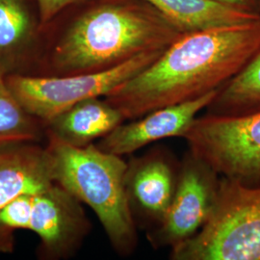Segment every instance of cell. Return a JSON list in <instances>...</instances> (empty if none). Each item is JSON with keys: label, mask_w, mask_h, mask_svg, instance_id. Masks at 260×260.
Segmentation results:
<instances>
[{"label": "cell", "mask_w": 260, "mask_h": 260, "mask_svg": "<svg viewBox=\"0 0 260 260\" xmlns=\"http://www.w3.org/2000/svg\"><path fill=\"white\" fill-rule=\"evenodd\" d=\"M171 260H260V183L221 177L208 220L171 249Z\"/></svg>", "instance_id": "277c9868"}, {"label": "cell", "mask_w": 260, "mask_h": 260, "mask_svg": "<svg viewBox=\"0 0 260 260\" xmlns=\"http://www.w3.org/2000/svg\"><path fill=\"white\" fill-rule=\"evenodd\" d=\"M211 1L228 4V5L238 7L242 9L259 11L260 8L259 3L257 0H211Z\"/></svg>", "instance_id": "d6986e66"}, {"label": "cell", "mask_w": 260, "mask_h": 260, "mask_svg": "<svg viewBox=\"0 0 260 260\" xmlns=\"http://www.w3.org/2000/svg\"><path fill=\"white\" fill-rule=\"evenodd\" d=\"M183 34L253 22L259 11L242 9L211 0H144Z\"/></svg>", "instance_id": "5bb4252c"}, {"label": "cell", "mask_w": 260, "mask_h": 260, "mask_svg": "<svg viewBox=\"0 0 260 260\" xmlns=\"http://www.w3.org/2000/svg\"><path fill=\"white\" fill-rule=\"evenodd\" d=\"M181 33L144 0H107L86 10L44 53L36 75L99 73L165 49Z\"/></svg>", "instance_id": "7a4b0ae2"}, {"label": "cell", "mask_w": 260, "mask_h": 260, "mask_svg": "<svg viewBox=\"0 0 260 260\" xmlns=\"http://www.w3.org/2000/svg\"><path fill=\"white\" fill-rule=\"evenodd\" d=\"M7 74L0 69V145L46 139L45 125L20 104L7 84Z\"/></svg>", "instance_id": "2e32d148"}, {"label": "cell", "mask_w": 260, "mask_h": 260, "mask_svg": "<svg viewBox=\"0 0 260 260\" xmlns=\"http://www.w3.org/2000/svg\"><path fill=\"white\" fill-rule=\"evenodd\" d=\"M257 1H258V3H259V5H260V0H257Z\"/></svg>", "instance_id": "ffe728a7"}, {"label": "cell", "mask_w": 260, "mask_h": 260, "mask_svg": "<svg viewBox=\"0 0 260 260\" xmlns=\"http://www.w3.org/2000/svg\"><path fill=\"white\" fill-rule=\"evenodd\" d=\"M53 183L52 161L46 145H0V208L19 196L36 194Z\"/></svg>", "instance_id": "8fae6325"}, {"label": "cell", "mask_w": 260, "mask_h": 260, "mask_svg": "<svg viewBox=\"0 0 260 260\" xmlns=\"http://www.w3.org/2000/svg\"><path fill=\"white\" fill-rule=\"evenodd\" d=\"M45 141L54 182L93 210L114 251L130 256L138 246V228L125 191L127 162L95 143L75 148L51 137Z\"/></svg>", "instance_id": "3957f363"}, {"label": "cell", "mask_w": 260, "mask_h": 260, "mask_svg": "<svg viewBox=\"0 0 260 260\" xmlns=\"http://www.w3.org/2000/svg\"><path fill=\"white\" fill-rule=\"evenodd\" d=\"M206 109L207 114L231 117L260 111V49L219 89Z\"/></svg>", "instance_id": "9a60e30c"}, {"label": "cell", "mask_w": 260, "mask_h": 260, "mask_svg": "<svg viewBox=\"0 0 260 260\" xmlns=\"http://www.w3.org/2000/svg\"><path fill=\"white\" fill-rule=\"evenodd\" d=\"M221 176L191 150L179 163L176 191L162 223L148 231L153 249L174 248L193 237L212 212Z\"/></svg>", "instance_id": "52a82bcc"}, {"label": "cell", "mask_w": 260, "mask_h": 260, "mask_svg": "<svg viewBox=\"0 0 260 260\" xmlns=\"http://www.w3.org/2000/svg\"><path fill=\"white\" fill-rule=\"evenodd\" d=\"M165 49L140 54L121 65L99 73L73 75L12 74L7 75V84L25 110L45 125L79 102L105 96L153 63Z\"/></svg>", "instance_id": "5b68a950"}, {"label": "cell", "mask_w": 260, "mask_h": 260, "mask_svg": "<svg viewBox=\"0 0 260 260\" xmlns=\"http://www.w3.org/2000/svg\"><path fill=\"white\" fill-rule=\"evenodd\" d=\"M189 150L221 177L260 183V111L244 116L197 117L184 137Z\"/></svg>", "instance_id": "8992f818"}, {"label": "cell", "mask_w": 260, "mask_h": 260, "mask_svg": "<svg viewBox=\"0 0 260 260\" xmlns=\"http://www.w3.org/2000/svg\"><path fill=\"white\" fill-rule=\"evenodd\" d=\"M259 11H260V8H259Z\"/></svg>", "instance_id": "44dd1931"}, {"label": "cell", "mask_w": 260, "mask_h": 260, "mask_svg": "<svg viewBox=\"0 0 260 260\" xmlns=\"http://www.w3.org/2000/svg\"><path fill=\"white\" fill-rule=\"evenodd\" d=\"M125 121L121 112L104 98H91L47 121L45 131L46 137L71 147L85 148L103 139Z\"/></svg>", "instance_id": "7c38bea8"}, {"label": "cell", "mask_w": 260, "mask_h": 260, "mask_svg": "<svg viewBox=\"0 0 260 260\" xmlns=\"http://www.w3.org/2000/svg\"><path fill=\"white\" fill-rule=\"evenodd\" d=\"M260 49V19L182 34L141 73L103 96L125 120L211 93Z\"/></svg>", "instance_id": "6da1fadb"}, {"label": "cell", "mask_w": 260, "mask_h": 260, "mask_svg": "<svg viewBox=\"0 0 260 260\" xmlns=\"http://www.w3.org/2000/svg\"><path fill=\"white\" fill-rule=\"evenodd\" d=\"M36 194L19 196L0 208V253L14 252L16 233L28 231Z\"/></svg>", "instance_id": "e0dca14e"}, {"label": "cell", "mask_w": 260, "mask_h": 260, "mask_svg": "<svg viewBox=\"0 0 260 260\" xmlns=\"http://www.w3.org/2000/svg\"><path fill=\"white\" fill-rule=\"evenodd\" d=\"M92 230L83 204L53 183L34 197L28 231L39 237L37 257L65 260L73 257Z\"/></svg>", "instance_id": "ba28073f"}, {"label": "cell", "mask_w": 260, "mask_h": 260, "mask_svg": "<svg viewBox=\"0 0 260 260\" xmlns=\"http://www.w3.org/2000/svg\"><path fill=\"white\" fill-rule=\"evenodd\" d=\"M80 1L82 0H37L41 26H46L60 12Z\"/></svg>", "instance_id": "ac0fdd59"}, {"label": "cell", "mask_w": 260, "mask_h": 260, "mask_svg": "<svg viewBox=\"0 0 260 260\" xmlns=\"http://www.w3.org/2000/svg\"><path fill=\"white\" fill-rule=\"evenodd\" d=\"M35 26L23 0H0V69L7 75L27 74L39 64Z\"/></svg>", "instance_id": "4fadbf2b"}, {"label": "cell", "mask_w": 260, "mask_h": 260, "mask_svg": "<svg viewBox=\"0 0 260 260\" xmlns=\"http://www.w3.org/2000/svg\"><path fill=\"white\" fill-rule=\"evenodd\" d=\"M179 163L164 148H154L130 158L125 191L137 228L150 231L164 220L176 191Z\"/></svg>", "instance_id": "9c48e42d"}, {"label": "cell", "mask_w": 260, "mask_h": 260, "mask_svg": "<svg viewBox=\"0 0 260 260\" xmlns=\"http://www.w3.org/2000/svg\"><path fill=\"white\" fill-rule=\"evenodd\" d=\"M218 91L219 89L190 102L158 108L128 123L123 121L95 145L104 151L122 157L156 141L183 138L199 113L206 109Z\"/></svg>", "instance_id": "30bf717a"}]
</instances>
